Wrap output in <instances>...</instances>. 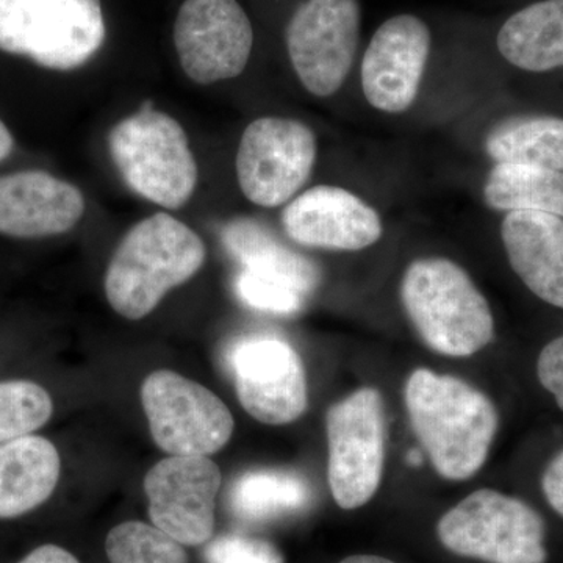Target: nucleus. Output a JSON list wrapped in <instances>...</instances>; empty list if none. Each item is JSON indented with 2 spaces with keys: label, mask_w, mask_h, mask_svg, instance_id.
<instances>
[{
  "label": "nucleus",
  "mask_w": 563,
  "mask_h": 563,
  "mask_svg": "<svg viewBox=\"0 0 563 563\" xmlns=\"http://www.w3.org/2000/svg\"><path fill=\"white\" fill-rule=\"evenodd\" d=\"M221 470L207 455H172L144 477L152 525L184 547L209 542Z\"/></svg>",
  "instance_id": "13"
},
{
  "label": "nucleus",
  "mask_w": 563,
  "mask_h": 563,
  "mask_svg": "<svg viewBox=\"0 0 563 563\" xmlns=\"http://www.w3.org/2000/svg\"><path fill=\"white\" fill-rule=\"evenodd\" d=\"M239 298L252 309L274 314H295L302 309L307 295L290 282L243 269L235 280Z\"/></svg>",
  "instance_id": "26"
},
{
  "label": "nucleus",
  "mask_w": 563,
  "mask_h": 563,
  "mask_svg": "<svg viewBox=\"0 0 563 563\" xmlns=\"http://www.w3.org/2000/svg\"><path fill=\"white\" fill-rule=\"evenodd\" d=\"M106 553L110 563H188L184 544L143 521L114 526L107 536Z\"/></svg>",
  "instance_id": "24"
},
{
  "label": "nucleus",
  "mask_w": 563,
  "mask_h": 563,
  "mask_svg": "<svg viewBox=\"0 0 563 563\" xmlns=\"http://www.w3.org/2000/svg\"><path fill=\"white\" fill-rule=\"evenodd\" d=\"M340 563H396L388 559L379 558V555L358 554L351 555Z\"/></svg>",
  "instance_id": "32"
},
{
  "label": "nucleus",
  "mask_w": 563,
  "mask_h": 563,
  "mask_svg": "<svg viewBox=\"0 0 563 563\" xmlns=\"http://www.w3.org/2000/svg\"><path fill=\"white\" fill-rule=\"evenodd\" d=\"M499 54L515 68H563V0H539L518 10L496 36Z\"/></svg>",
  "instance_id": "19"
},
{
  "label": "nucleus",
  "mask_w": 563,
  "mask_h": 563,
  "mask_svg": "<svg viewBox=\"0 0 563 563\" xmlns=\"http://www.w3.org/2000/svg\"><path fill=\"white\" fill-rule=\"evenodd\" d=\"M493 210L543 211L563 218V172L523 163H496L484 185Z\"/></svg>",
  "instance_id": "21"
},
{
  "label": "nucleus",
  "mask_w": 563,
  "mask_h": 563,
  "mask_svg": "<svg viewBox=\"0 0 563 563\" xmlns=\"http://www.w3.org/2000/svg\"><path fill=\"white\" fill-rule=\"evenodd\" d=\"M428 24L415 14H396L374 32L362 62V90L374 109L409 110L420 91L431 54Z\"/></svg>",
  "instance_id": "14"
},
{
  "label": "nucleus",
  "mask_w": 563,
  "mask_h": 563,
  "mask_svg": "<svg viewBox=\"0 0 563 563\" xmlns=\"http://www.w3.org/2000/svg\"><path fill=\"white\" fill-rule=\"evenodd\" d=\"M358 0H306L285 32L292 69L303 87L318 98L342 88L361 41Z\"/></svg>",
  "instance_id": "9"
},
{
  "label": "nucleus",
  "mask_w": 563,
  "mask_h": 563,
  "mask_svg": "<svg viewBox=\"0 0 563 563\" xmlns=\"http://www.w3.org/2000/svg\"><path fill=\"white\" fill-rule=\"evenodd\" d=\"M401 299L418 335L437 354L470 357L495 336L487 299L453 261L433 257L410 263Z\"/></svg>",
  "instance_id": "3"
},
{
  "label": "nucleus",
  "mask_w": 563,
  "mask_h": 563,
  "mask_svg": "<svg viewBox=\"0 0 563 563\" xmlns=\"http://www.w3.org/2000/svg\"><path fill=\"white\" fill-rule=\"evenodd\" d=\"M329 485L344 510L358 509L376 495L383 481L387 413L376 388H361L333 404L325 417Z\"/></svg>",
  "instance_id": "7"
},
{
  "label": "nucleus",
  "mask_w": 563,
  "mask_h": 563,
  "mask_svg": "<svg viewBox=\"0 0 563 563\" xmlns=\"http://www.w3.org/2000/svg\"><path fill=\"white\" fill-rule=\"evenodd\" d=\"M228 366L243 409L255 420L282 426L306 412V372L298 352L285 340L243 336L229 347Z\"/></svg>",
  "instance_id": "11"
},
{
  "label": "nucleus",
  "mask_w": 563,
  "mask_h": 563,
  "mask_svg": "<svg viewBox=\"0 0 563 563\" xmlns=\"http://www.w3.org/2000/svg\"><path fill=\"white\" fill-rule=\"evenodd\" d=\"M406 406L440 476L466 481L483 468L499 429V413L488 396L457 377L420 368L407 379Z\"/></svg>",
  "instance_id": "1"
},
{
  "label": "nucleus",
  "mask_w": 563,
  "mask_h": 563,
  "mask_svg": "<svg viewBox=\"0 0 563 563\" xmlns=\"http://www.w3.org/2000/svg\"><path fill=\"white\" fill-rule=\"evenodd\" d=\"M57 448L40 435L0 443V520L22 517L47 501L60 479Z\"/></svg>",
  "instance_id": "18"
},
{
  "label": "nucleus",
  "mask_w": 563,
  "mask_h": 563,
  "mask_svg": "<svg viewBox=\"0 0 563 563\" xmlns=\"http://www.w3.org/2000/svg\"><path fill=\"white\" fill-rule=\"evenodd\" d=\"M501 239L515 274L537 298L563 309V218L509 211Z\"/></svg>",
  "instance_id": "17"
},
{
  "label": "nucleus",
  "mask_w": 563,
  "mask_h": 563,
  "mask_svg": "<svg viewBox=\"0 0 563 563\" xmlns=\"http://www.w3.org/2000/svg\"><path fill=\"white\" fill-rule=\"evenodd\" d=\"M49 393L32 380L0 383V443L32 435L51 420Z\"/></svg>",
  "instance_id": "25"
},
{
  "label": "nucleus",
  "mask_w": 563,
  "mask_h": 563,
  "mask_svg": "<svg viewBox=\"0 0 563 563\" xmlns=\"http://www.w3.org/2000/svg\"><path fill=\"white\" fill-rule=\"evenodd\" d=\"M222 244L243 269L290 282L307 296L321 280L317 263L290 250L262 222L235 218L222 229Z\"/></svg>",
  "instance_id": "20"
},
{
  "label": "nucleus",
  "mask_w": 563,
  "mask_h": 563,
  "mask_svg": "<svg viewBox=\"0 0 563 563\" xmlns=\"http://www.w3.org/2000/svg\"><path fill=\"white\" fill-rule=\"evenodd\" d=\"M109 147L122 179L141 198L168 210L190 201L198 165L187 133L152 102L111 129Z\"/></svg>",
  "instance_id": "4"
},
{
  "label": "nucleus",
  "mask_w": 563,
  "mask_h": 563,
  "mask_svg": "<svg viewBox=\"0 0 563 563\" xmlns=\"http://www.w3.org/2000/svg\"><path fill=\"white\" fill-rule=\"evenodd\" d=\"M18 563H80L66 551L65 548L57 547V544H43V547L35 548L22 561Z\"/></svg>",
  "instance_id": "30"
},
{
  "label": "nucleus",
  "mask_w": 563,
  "mask_h": 563,
  "mask_svg": "<svg viewBox=\"0 0 563 563\" xmlns=\"http://www.w3.org/2000/svg\"><path fill=\"white\" fill-rule=\"evenodd\" d=\"M141 404L152 439L172 455L218 453L235 428L231 410L213 391L169 369L144 379Z\"/></svg>",
  "instance_id": "8"
},
{
  "label": "nucleus",
  "mask_w": 563,
  "mask_h": 563,
  "mask_svg": "<svg viewBox=\"0 0 563 563\" xmlns=\"http://www.w3.org/2000/svg\"><path fill=\"white\" fill-rule=\"evenodd\" d=\"M317 161V136L301 121L261 118L243 132L236 152V177L255 206L290 201L309 180Z\"/></svg>",
  "instance_id": "10"
},
{
  "label": "nucleus",
  "mask_w": 563,
  "mask_h": 563,
  "mask_svg": "<svg viewBox=\"0 0 563 563\" xmlns=\"http://www.w3.org/2000/svg\"><path fill=\"white\" fill-rule=\"evenodd\" d=\"M13 135H11L9 128L3 124V121L0 120V162H3L7 157H10L11 152H13Z\"/></svg>",
  "instance_id": "31"
},
{
  "label": "nucleus",
  "mask_w": 563,
  "mask_h": 563,
  "mask_svg": "<svg viewBox=\"0 0 563 563\" xmlns=\"http://www.w3.org/2000/svg\"><path fill=\"white\" fill-rule=\"evenodd\" d=\"M207 563H284L274 544L243 536H221L206 548Z\"/></svg>",
  "instance_id": "27"
},
{
  "label": "nucleus",
  "mask_w": 563,
  "mask_h": 563,
  "mask_svg": "<svg viewBox=\"0 0 563 563\" xmlns=\"http://www.w3.org/2000/svg\"><path fill=\"white\" fill-rule=\"evenodd\" d=\"M206 244L185 222L155 213L136 222L106 273L111 309L136 321L154 312L166 292L190 280L206 262Z\"/></svg>",
  "instance_id": "2"
},
{
  "label": "nucleus",
  "mask_w": 563,
  "mask_h": 563,
  "mask_svg": "<svg viewBox=\"0 0 563 563\" xmlns=\"http://www.w3.org/2000/svg\"><path fill=\"white\" fill-rule=\"evenodd\" d=\"M254 31L236 0H185L174 22L181 69L199 85L233 79L250 63Z\"/></svg>",
  "instance_id": "12"
},
{
  "label": "nucleus",
  "mask_w": 563,
  "mask_h": 563,
  "mask_svg": "<svg viewBox=\"0 0 563 563\" xmlns=\"http://www.w3.org/2000/svg\"><path fill=\"white\" fill-rule=\"evenodd\" d=\"M407 462H409V465L420 466L422 463V455L420 451H410L409 455H407Z\"/></svg>",
  "instance_id": "33"
},
{
  "label": "nucleus",
  "mask_w": 563,
  "mask_h": 563,
  "mask_svg": "<svg viewBox=\"0 0 563 563\" xmlns=\"http://www.w3.org/2000/svg\"><path fill=\"white\" fill-rule=\"evenodd\" d=\"M312 493L301 474L287 470H255L242 474L229 493L232 512L244 521H268L299 512Z\"/></svg>",
  "instance_id": "23"
},
{
  "label": "nucleus",
  "mask_w": 563,
  "mask_h": 563,
  "mask_svg": "<svg viewBox=\"0 0 563 563\" xmlns=\"http://www.w3.org/2000/svg\"><path fill=\"white\" fill-rule=\"evenodd\" d=\"M451 553L487 563H547L542 515L515 496L492 488L466 496L437 526Z\"/></svg>",
  "instance_id": "6"
},
{
  "label": "nucleus",
  "mask_w": 563,
  "mask_h": 563,
  "mask_svg": "<svg viewBox=\"0 0 563 563\" xmlns=\"http://www.w3.org/2000/svg\"><path fill=\"white\" fill-rule=\"evenodd\" d=\"M485 152L498 163H523L563 172V120L517 117L499 122L485 139Z\"/></svg>",
  "instance_id": "22"
},
{
  "label": "nucleus",
  "mask_w": 563,
  "mask_h": 563,
  "mask_svg": "<svg viewBox=\"0 0 563 563\" xmlns=\"http://www.w3.org/2000/svg\"><path fill=\"white\" fill-rule=\"evenodd\" d=\"M292 242L328 251H361L379 242V213L351 191L318 185L292 199L282 213Z\"/></svg>",
  "instance_id": "15"
},
{
  "label": "nucleus",
  "mask_w": 563,
  "mask_h": 563,
  "mask_svg": "<svg viewBox=\"0 0 563 563\" xmlns=\"http://www.w3.org/2000/svg\"><path fill=\"white\" fill-rule=\"evenodd\" d=\"M106 35L101 0H0V51L41 68H80Z\"/></svg>",
  "instance_id": "5"
},
{
  "label": "nucleus",
  "mask_w": 563,
  "mask_h": 563,
  "mask_svg": "<svg viewBox=\"0 0 563 563\" xmlns=\"http://www.w3.org/2000/svg\"><path fill=\"white\" fill-rule=\"evenodd\" d=\"M537 379L563 412V333L548 342L537 358Z\"/></svg>",
  "instance_id": "28"
},
{
  "label": "nucleus",
  "mask_w": 563,
  "mask_h": 563,
  "mask_svg": "<svg viewBox=\"0 0 563 563\" xmlns=\"http://www.w3.org/2000/svg\"><path fill=\"white\" fill-rule=\"evenodd\" d=\"M542 492L551 509L563 518V450L559 451L544 468Z\"/></svg>",
  "instance_id": "29"
},
{
  "label": "nucleus",
  "mask_w": 563,
  "mask_h": 563,
  "mask_svg": "<svg viewBox=\"0 0 563 563\" xmlns=\"http://www.w3.org/2000/svg\"><path fill=\"white\" fill-rule=\"evenodd\" d=\"M85 213L76 185L49 173L20 172L0 177V233L44 239L70 231Z\"/></svg>",
  "instance_id": "16"
}]
</instances>
